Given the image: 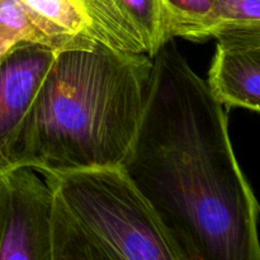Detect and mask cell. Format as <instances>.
<instances>
[{
	"mask_svg": "<svg viewBox=\"0 0 260 260\" xmlns=\"http://www.w3.org/2000/svg\"><path fill=\"white\" fill-rule=\"evenodd\" d=\"M55 48L19 43L0 61V175L7 173V155L40 86L55 60Z\"/></svg>",
	"mask_w": 260,
	"mask_h": 260,
	"instance_id": "obj_6",
	"label": "cell"
},
{
	"mask_svg": "<svg viewBox=\"0 0 260 260\" xmlns=\"http://www.w3.org/2000/svg\"><path fill=\"white\" fill-rule=\"evenodd\" d=\"M245 32H260V0H213L187 40L200 42Z\"/></svg>",
	"mask_w": 260,
	"mask_h": 260,
	"instance_id": "obj_9",
	"label": "cell"
},
{
	"mask_svg": "<svg viewBox=\"0 0 260 260\" xmlns=\"http://www.w3.org/2000/svg\"><path fill=\"white\" fill-rule=\"evenodd\" d=\"M53 193L28 168L0 175V260H53Z\"/></svg>",
	"mask_w": 260,
	"mask_h": 260,
	"instance_id": "obj_4",
	"label": "cell"
},
{
	"mask_svg": "<svg viewBox=\"0 0 260 260\" xmlns=\"http://www.w3.org/2000/svg\"><path fill=\"white\" fill-rule=\"evenodd\" d=\"M121 169L184 260H260L259 203L228 113L174 40L152 57L144 116Z\"/></svg>",
	"mask_w": 260,
	"mask_h": 260,
	"instance_id": "obj_1",
	"label": "cell"
},
{
	"mask_svg": "<svg viewBox=\"0 0 260 260\" xmlns=\"http://www.w3.org/2000/svg\"><path fill=\"white\" fill-rule=\"evenodd\" d=\"M222 106L258 113L260 98V32L217 38L206 80Z\"/></svg>",
	"mask_w": 260,
	"mask_h": 260,
	"instance_id": "obj_7",
	"label": "cell"
},
{
	"mask_svg": "<svg viewBox=\"0 0 260 260\" xmlns=\"http://www.w3.org/2000/svg\"><path fill=\"white\" fill-rule=\"evenodd\" d=\"M94 41L152 58L170 40L161 0H81Z\"/></svg>",
	"mask_w": 260,
	"mask_h": 260,
	"instance_id": "obj_5",
	"label": "cell"
},
{
	"mask_svg": "<svg viewBox=\"0 0 260 260\" xmlns=\"http://www.w3.org/2000/svg\"><path fill=\"white\" fill-rule=\"evenodd\" d=\"M152 58L98 41L57 51L7 155V173L121 168L141 124Z\"/></svg>",
	"mask_w": 260,
	"mask_h": 260,
	"instance_id": "obj_2",
	"label": "cell"
},
{
	"mask_svg": "<svg viewBox=\"0 0 260 260\" xmlns=\"http://www.w3.org/2000/svg\"><path fill=\"white\" fill-rule=\"evenodd\" d=\"M30 19L61 47H89V22L81 0H15Z\"/></svg>",
	"mask_w": 260,
	"mask_h": 260,
	"instance_id": "obj_8",
	"label": "cell"
},
{
	"mask_svg": "<svg viewBox=\"0 0 260 260\" xmlns=\"http://www.w3.org/2000/svg\"><path fill=\"white\" fill-rule=\"evenodd\" d=\"M42 178L106 260H184L121 168Z\"/></svg>",
	"mask_w": 260,
	"mask_h": 260,
	"instance_id": "obj_3",
	"label": "cell"
},
{
	"mask_svg": "<svg viewBox=\"0 0 260 260\" xmlns=\"http://www.w3.org/2000/svg\"><path fill=\"white\" fill-rule=\"evenodd\" d=\"M167 13L168 35L170 40H187L193 28L208 14L213 0H161Z\"/></svg>",
	"mask_w": 260,
	"mask_h": 260,
	"instance_id": "obj_12",
	"label": "cell"
},
{
	"mask_svg": "<svg viewBox=\"0 0 260 260\" xmlns=\"http://www.w3.org/2000/svg\"><path fill=\"white\" fill-rule=\"evenodd\" d=\"M52 244L53 260H106L55 194L52 211Z\"/></svg>",
	"mask_w": 260,
	"mask_h": 260,
	"instance_id": "obj_10",
	"label": "cell"
},
{
	"mask_svg": "<svg viewBox=\"0 0 260 260\" xmlns=\"http://www.w3.org/2000/svg\"><path fill=\"white\" fill-rule=\"evenodd\" d=\"M33 42L61 50L15 0H0V61L19 43Z\"/></svg>",
	"mask_w": 260,
	"mask_h": 260,
	"instance_id": "obj_11",
	"label": "cell"
}]
</instances>
